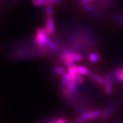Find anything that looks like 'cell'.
<instances>
[{"mask_svg":"<svg viewBox=\"0 0 123 123\" xmlns=\"http://www.w3.org/2000/svg\"><path fill=\"white\" fill-rule=\"evenodd\" d=\"M62 64H64L68 68L75 65V62L81 61L83 56L81 54L75 52L68 48H64L62 50V53L60 56Z\"/></svg>","mask_w":123,"mask_h":123,"instance_id":"1","label":"cell"},{"mask_svg":"<svg viewBox=\"0 0 123 123\" xmlns=\"http://www.w3.org/2000/svg\"><path fill=\"white\" fill-rule=\"evenodd\" d=\"M48 35L44 28H40L36 32L34 42L41 49L45 50L46 49H47V45L49 41Z\"/></svg>","mask_w":123,"mask_h":123,"instance_id":"2","label":"cell"},{"mask_svg":"<svg viewBox=\"0 0 123 123\" xmlns=\"http://www.w3.org/2000/svg\"><path fill=\"white\" fill-rule=\"evenodd\" d=\"M64 100L66 103H68V105L71 107L76 112L79 113V114H83L84 112H86V111H88L86 106L77 103V102H76L75 100H73L70 97H67V96L64 95Z\"/></svg>","mask_w":123,"mask_h":123,"instance_id":"3","label":"cell"},{"mask_svg":"<svg viewBox=\"0 0 123 123\" xmlns=\"http://www.w3.org/2000/svg\"><path fill=\"white\" fill-rule=\"evenodd\" d=\"M120 103L119 101H116L114 103H112L111 104H110L105 110L103 111L101 118L103 120H107V118H109L111 116V115L118 109V107L120 106Z\"/></svg>","mask_w":123,"mask_h":123,"instance_id":"4","label":"cell"},{"mask_svg":"<svg viewBox=\"0 0 123 123\" xmlns=\"http://www.w3.org/2000/svg\"><path fill=\"white\" fill-rule=\"evenodd\" d=\"M104 78H105V84L103 86H104L105 92L107 95H111L113 92V86H112L113 77H112V75L110 73H107Z\"/></svg>","mask_w":123,"mask_h":123,"instance_id":"5","label":"cell"},{"mask_svg":"<svg viewBox=\"0 0 123 123\" xmlns=\"http://www.w3.org/2000/svg\"><path fill=\"white\" fill-rule=\"evenodd\" d=\"M44 29H45V30L47 32L49 35H51V34H53V32L55 31V25H54L53 17L47 18Z\"/></svg>","mask_w":123,"mask_h":123,"instance_id":"6","label":"cell"},{"mask_svg":"<svg viewBox=\"0 0 123 123\" xmlns=\"http://www.w3.org/2000/svg\"><path fill=\"white\" fill-rule=\"evenodd\" d=\"M84 7V9L88 13L91 14L92 15L96 17L97 18H101L102 15H101V13L98 11V10H97L94 6H92L91 4H87L86 6H83Z\"/></svg>","mask_w":123,"mask_h":123,"instance_id":"7","label":"cell"},{"mask_svg":"<svg viewBox=\"0 0 123 123\" xmlns=\"http://www.w3.org/2000/svg\"><path fill=\"white\" fill-rule=\"evenodd\" d=\"M89 120H91V111H86L75 120V123H85Z\"/></svg>","mask_w":123,"mask_h":123,"instance_id":"8","label":"cell"},{"mask_svg":"<svg viewBox=\"0 0 123 123\" xmlns=\"http://www.w3.org/2000/svg\"><path fill=\"white\" fill-rule=\"evenodd\" d=\"M113 81L116 83L121 82L123 84V68H118L112 74Z\"/></svg>","mask_w":123,"mask_h":123,"instance_id":"9","label":"cell"},{"mask_svg":"<svg viewBox=\"0 0 123 123\" xmlns=\"http://www.w3.org/2000/svg\"><path fill=\"white\" fill-rule=\"evenodd\" d=\"M70 76L69 75V73H68V71L66 72L64 74L62 75V80H61V88L62 90L64 91L66 89L68 88V85L70 83Z\"/></svg>","mask_w":123,"mask_h":123,"instance_id":"10","label":"cell"},{"mask_svg":"<svg viewBox=\"0 0 123 123\" xmlns=\"http://www.w3.org/2000/svg\"><path fill=\"white\" fill-rule=\"evenodd\" d=\"M75 68L77 73L81 75H85V76H88V77H92V75L94 74L92 72L88 70V68L86 67H85V66H75Z\"/></svg>","mask_w":123,"mask_h":123,"instance_id":"11","label":"cell"},{"mask_svg":"<svg viewBox=\"0 0 123 123\" xmlns=\"http://www.w3.org/2000/svg\"><path fill=\"white\" fill-rule=\"evenodd\" d=\"M114 18L115 22L119 26L123 27V14L120 11H116L114 14Z\"/></svg>","mask_w":123,"mask_h":123,"instance_id":"12","label":"cell"},{"mask_svg":"<svg viewBox=\"0 0 123 123\" xmlns=\"http://www.w3.org/2000/svg\"><path fill=\"white\" fill-rule=\"evenodd\" d=\"M47 48L52 51H57L59 50V46L57 44V42L49 40L47 45Z\"/></svg>","mask_w":123,"mask_h":123,"instance_id":"13","label":"cell"},{"mask_svg":"<svg viewBox=\"0 0 123 123\" xmlns=\"http://www.w3.org/2000/svg\"><path fill=\"white\" fill-rule=\"evenodd\" d=\"M66 71L65 68L62 66H55L53 69V73L54 75H62L64 74Z\"/></svg>","mask_w":123,"mask_h":123,"instance_id":"14","label":"cell"},{"mask_svg":"<svg viewBox=\"0 0 123 123\" xmlns=\"http://www.w3.org/2000/svg\"><path fill=\"white\" fill-rule=\"evenodd\" d=\"M88 59H89V60L91 62L96 63L97 62H98L99 59H100V57H99V55L97 53H96V52H92V53H90L89 54Z\"/></svg>","mask_w":123,"mask_h":123,"instance_id":"15","label":"cell"},{"mask_svg":"<svg viewBox=\"0 0 123 123\" xmlns=\"http://www.w3.org/2000/svg\"><path fill=\"white\" fill-rule=\"evenodd\" d=\"M103 114V111L101 110H97L91 111V120H94L101 117Z\"/></svg>","mask_w":123,"mask_h":123,"instance_id":"16","label":"cell"},{"mask_svg":"<svg viewBox=\"0 0 123 123\" xmlns=\"http://www.w3.org/2000/svg\"><path fill=\"white\" fill-rule=\"evenodd\" d=\"M45 12L47 17H52L53 14V6L51 4H48L45 6Z\"/></svg>","mask_w":123,"mask_h":123,"instance_id":"17","label":"cell"},{"mask_svg":"<svg viewBox=\"0 0 123 123\" xmlns=\"http://www.w3.org/2000/svg\"><path fill=\"white\" fill-rule=\"evenodd\" d=\"M92 78L95 82H97V84H100V85H104L105 84V78H103L97 74H93Z\"/></svg>","mask_w":123,"mask_h":123,"instance_id":"18","label":"cell"},{"mask_svg":"<svg viewBox=\"0 0 123 123\" xmlns=\"http://www.w3.org/2000/svg\"><path fill=\"white\" fill-rule=\"evenodd\" d=\"M32 4L35 6H46L49 4V0H32Z\"/></svg>","mask_w":123,"mask_h":123,"instance_id":"19","label":"cell"},{"mask_svg":"<svg viewBox=\"0 0 123 123\" xmlns=\"http://www.w3.org/2000/svg\"><path fill=\"white\" fill-rule=\"evenodd\" d=\"M82 76H83V75H80V74L77 73L76 76H75V80H76V82L77 83V84H79V85H80V84H82L84 83V80Z\"/></svg>","mask_w":123,"mask_h":123,"instance_id":"20","label":"cell"},{"mask_svg":"<svg viewBox=\"0 0 123 123\" xmlns=\"http://www.w3.org/2000/svg\"><path fill=\"white\" fill-rule=\"evenodd\" d=\"M66 123L65 120H64L63 119L59 118V119H55V120H48L45 123Z\"/></svg>","mask_w":123,"mask_h":123,"instance_id":"21","label":"cell"},{"mask_svg":"<svg viewBox=\"0 0 123 123\" xmlns=\"http://www.w3.org/2000/svg\"><path fill=\"white\" fill-rule=\"evenodd\" d=\"M92 1V0H79V4H80L81 6H84L86 5L89 4Z\"/></svg>","mask_w":123,"mask_h":123,"instance_id":"22","label":"cell"},{"mask_svg":"<svg viewBox=\"0 0 123 123\" xmlns=\"http://www.w3.org/2000/svg\"><path fill=\"white\" fill-rule=\"evenodd\" d=\"M62 1V0H49V4H59Z\"/></svg>","mask_w":123,"mask_h":123,"instance_id":"23","label":"cell"},{"mask_svg":"<svg viewBox=\"0 0 123 123\" xmlns=\"http://www.w3.org/2000/svg\"><path fill=\"white\" fill-rule=\"evenodd\" d=\"M117 123H123V121H120V122H118Z\"/></svg>","mask_w":123,"mask_h":123,"instance_id":"24","label":"cell"}]
</instances>
